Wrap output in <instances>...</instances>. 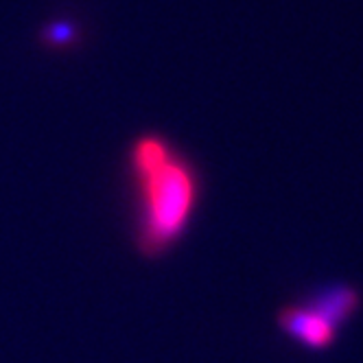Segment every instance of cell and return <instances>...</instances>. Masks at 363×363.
Masks as SVG:
<instances>
[{
    "label": "cell",
    "instance_id": "obj_1",
    "mask_svg": "<svg viewBox=\"0 0 363 363\" xmlns=\"http://www.w3.org/2000/svg\"><path fill=\"white\" fill-rule=\"evenodd\" d=\"M143 175L149 203L143 245L147 252H162L182 235L191 217L195 179L184 164L171 162L169 158Z\"/></svg>",
    "mask_w": 363,
    "mask_h": 363
},
{
    "label": "cell",
    "instance_id": "obj_4",
    "mask_svg": "<svg viewBox=\"0 0 363 363\" xmlns=\"http://www.w3.org/2000/svg\"><path fill=\"white\" fill-rule=\"evenodd\" d=\"M72 38V27L70 24H55V27H50V40L53 42H68Z\"/></svg>",
    "mask_w": 363,
    "mask_h": 363
},
{
    "label": "cell",
    "instance_id": "obj_2",
    "mask_svg": "<svg viewBox=\"0 0 363 363\" xmlns=\"http://www.w3.org/2000/svg\"><path fill=\"white\" fill-rule=\"evenodd\" d=\"M278 326L289 340H294L298 346L308 348V350L330 348L337 340V333H340V328L330 324L320 311H315L306 300L280 308Z\"/></svg>",
    "mask_w": 363,
    "mask_h": 363
},
{
    "label": "cell",
    "instance_id": "obj_3",
    "mask_svg": "<svg viewBox=\"0 0 363 363\" xmlns=\"http://www.w3.org/2000/svg\"><path fill=\"white\" fill-rule=\"evenodd\" d=\"M306 302L315 311H320L330 324L342 328L357 313L361 296L350 284L335 282V284H324V287L313 291L306 298Z\"/></svg>",
    "mask_w": 363,
    "mask_h": 363
}]
</instances>
